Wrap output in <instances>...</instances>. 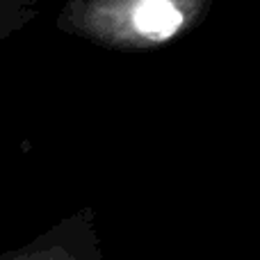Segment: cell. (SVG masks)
Segmentation results:
<instances>
[{
  "label": "cell",
  "instance_id": "2",
  "mask_svg": "<svg viewBox=\"0 0 260 260\" xmlns=\"http://www.w3.org/2000/svg\"><path fill=\"white\" fill-rule=\"evenodd\" d=\"M27 14V0H0V37L9 35Z\"/></svg>",
  "mask_w": 260,
  "mask_h": 260
},
{
  "label": "cell",
  "instance_id": "1",
  "mask_svg": "<svg viewBox=\"0 0 260 260\" xmlns=\"http://www.w3.org/2000/svg\"><path fill=\"white\" fill-rule=\"evenodd\" d=\"M133 23L146 39L162 41L169 39L174 32H178L180 23H183V14H180L178 5L171 0H139L135 5Z\"/></svg>",
  "mask_w": 260,
  "mask_h": 260
}]
</instances>
